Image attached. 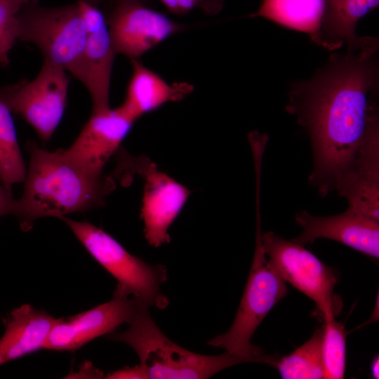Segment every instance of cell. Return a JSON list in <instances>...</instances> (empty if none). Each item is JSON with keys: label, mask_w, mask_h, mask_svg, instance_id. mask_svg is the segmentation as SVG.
<instances>
[{"label": "cell", "mask_w": 379, "mask_h": 379, "mask_svg": "<svg viewBox=\"0 0 379 379\" xmlns=\"http://www.w3.org/2000/svg\"><path fill=\"white\" fill-rule=\"evenodd\" d=\"M121 107L92 109L79 135L67 149V157L91 176H103V168L135 123Z\"/></svg>", "instance_id": "12"}, {"label": "cell", "mask_w": 379, "mask_h": 379, "mask_svg": "<svg viewBox=\"0 0 379 379\" xmlns=\"http://www.w3.org/2000/svg\"><path fill=\"white\" fill-rule=\"evenodd\" d=\"M29 166L22 195L16 199L13 215L24 231L41 218H62L103 205L114 189L111 177L90 175L65 154L64 149L49 152L33 142L27 144Z\"/></svg>", "instance_id": "2"}, {"label": "cell", "mask_w": 379, "mask_h": 379, "mask_svg": "<svg viewBox=\"0 0 379 379\" xmlns=\"http://www.w3.org/2000/svg\"><path fill=\"white\" fill-rule=\"evenodd\" d=\"M69 83L64 69L44 60L33 80L20 81L1 90L11 112L20 116L47 142L62 118Z\"/></svg>", "instance_id": "8"}, {"label": "cell", "mask_w": 379, "mask_h": 379, "mask_svg": "<svg viewBox=\"0 0 379 379\" xmlns=\"http://www.w3.org/2000/svg\"><path fill=\"white\" fill-rule=\"evenodd\" d=\"M132 74L121 107L135 121L168 102L179 101L193 90L187 82L168 84L138 59L131 60Z\"/></svg>", "instance_id": "15"}, {"label": "cell", "mask_w": 379, "mask_h": 379, "mask_svg": "<svg viewBox=\"0 0 379 379\" xmlns=\"http://www.w3.org/2000/svg\"><path fill=\"white\" fill-rule=\"evenodd\" d=\"M324 13V0H262L251 18H264L305 32L317 44Z\"/></svg>", "instance_id": "18"}, {"label": "cell", "mask_w": 379, "mask_h": 379, "mask_svg": "<svg viewBox=\"0 0 379 379\" xmlns=\"http://www.w3.org/2000/svg\"><path fill=\"white\" fill-rule=\"evenodd\" d=\"M261 238L265 254L280 277L312 299L325 321L335 318L340 310L334 294L335 272L293 240L272 232Z\"/></svg>", "instance_id": "7"}, {"label": "cell", "mask_w": 379, "mask_h": 379, "mask_svg": "<svg viewBox=\"0 0 379 379\" xmlns=\"http://www.w3.org/2000/svg\"><path fill=\"white\" fill-rule=\"evenodd\" d=\"M18 39L35 44L44 60L83 83L87 34L77 4L43 7L29 0L17 14Z\"/></svg>", "instance_id": "5"}, {"label": "cell", "mask_w": 379, "mask_h": 379, "mask_svg": "<svg viewBox=\"0 0 379 379\" xmlns=\"http://www.w3.org/2000/svg\"><path fill=\"white\" fill-rule=\"evenodd\" d=\"M105 378L109 379H146L145 374L140 365H136L133 367H126L122 369L109 373L105 375Z\"/></svg>", "instance_id": "23"}, {"label": "cell", "mask_w": 379, "mask_h": 379, "mask_svg": "<svg viewBox=\"0 0 379 379\" xmlns=\"http://www.w3.org/2000/svg\"><path fill=\"white\" fill-rule=\"evenodd\" d=\"M378 4L379 0H324L318 45L335 51L353 42L357 22Z\"/></svg>", "instance_id": "17"}, {"label": "cell", "mask_w": 379, "mask_h": 379, "mask_svg": "<svg viewBox=\"0 0 379 379\" xmlns=\"http://www.w3.org/2000/svg\"><path fill=\"white\" fill-rule=\"evenodd\" d=\"M371 373L373 378L378 379L379 378V358L377 354L371 363Z\"/></svg>", "instance_id": "25"}, {"label": "cell", "mask_w": 379, "mask_h": 379, "mask_svg": "<svg viewBox=\"0 0 379 379\" xmlns=\"http://www.w3.org/2000/svg\"><path fill=\"white\" fill-rule=\"evenodd\" d=\"M137 309L132 296L118 285L110 301L80 314L56 319L44 349L74 351L91 340L130 323Z\"/></svg>", "instance_id": "11"}, {"label": "cell", "mask_w": 379, "mask_h": 379, "mask_svg": "<svg viewBox=\"0 0 379 379\" xmlns=\"http://www.w3.org/2000/svg\"><path fill=\"white\" fill-rule=\"evenodd\" d=\"M120 172L141 175L145 179L141 218L145 236L154 247L168 243V229L185 204L189 190L145 158L119 154Z\"/></svg>", "instance_id": "9"}, {"label": "cell", "mask_w": 379, "mask_h": 379, "mask_svg": "<svg viewBox=\"0 0 379 379\" xmlns=\"http://www.w3.org/2000/svg\"><path fill=\"white\" fill-rule=\"evenodd\" d=\"M115 54L107 25L87 34L82 84L91 96L93 109L109 107L110 81Z\"/></svg>", "instance_id": "16"}, {"label": "cell", "mask_w": 379, "mask_h": 379, "mask_svg": "<svg viewBox=\"0 0 379 379\" xmlns=\"http://www.w3.org/2000/svg\"><path fill=\"white\" fill-rule=\"evenodd\" d=\"M16 199L11 191L7 190L0 182V218L7 215H13Z\"/></svg>", "instance_id": "24"}, {"label": "cell", "mask_w": 379, "mask_h": 379, "mask_svg": "<svg viewBox=\"0 0 379 379\" xmlns=\"http://www.w3.org/2000/svg\"><path fill=\"white\" fill-rule=\"evenodd\" d=\"M15 3V4L18 6V8L20 9L22 6L27 3L29 0H13Z\"/></svg>", "instance_id": "26"}, {"label": "cell", "mask_w": 379, "mask_h": 379, "mask_svg": "<svg viewBox=\"0 0 379 379\" xmlns=\"http://www.w3.org/2000/svg\"><path fill=\"white\" fill-rule=\"evenodd\" d=\"M302 227L293 241L304 246L324 238L336 241L375 259L379 258V221L351 208L331 216H316L305 211L295 215Z\"/></svg>", "instance_id": "13"}, {"label": "cell", "mask_w": 379, "mask_h": 379, "mask_svg": "<svg viewBox=\"0 0 379 379\" xmlns=\"http://www.w3.org/2000/svg\"><path fill=\"white\" fill-rule=\"evenodd\" d=\"M323 326L291 354L279 358L275 366L283 379L324 378Z\"/></svg>", "instance_id": "20"}, {"label": "cell", "mask_w": 379, "mask_h": 379, "mask_svg": "<svg viewBox=\"0 0 379 379\" xmlns=\"http://www.w3.org/2000/svg\"><path fill=\"white\" fill-rule=\"evenodd\" d=\"M260 219L258 211L253 260L233 324L226 333L213 338L208 344L274 366L278 357L264 354L251 343L254 332L267 314L287 294L286 281L269 262L263 251Z\"/></svg>", "instance_id": "4"}, {"label": "cell", "mask_w": 379, "mask_h": 379, "mask_svg": "<svg viewBox=\"0 0 379 379\" xmlns=\"http://www.w3.org/2000/svg\"><path fill=\"white\" fill-rule=\"evenodd\" d=\"M137 304L129 328L110 335L111 339L130 345L138 354L147 378H208L227 367L258 361L226 352L208 356L190 352L170 340L149 314V306Z\"/></svg>", "instance_id": "3"}, {"label": "cell", "mask_w": 379, "mask_h": 379, "mask_svg": "<svg viewBox=\"0 0 379 379\" xmlns=\"http://www.w3.org/2000/svg\"><path fill=\"white\" fill-rule=\"evenodd\" d=\"M322 326L324 378L342 379L346 366L347 331L335 318L325 321Z\"/></svg>", "instance_id": "21"}, {"label": "cell", "mask_w": 379, "mask_h": 379, "mask_svg": "<svg viewBox=\"0 0 379 379\" xmlns=\"http://www.w3.org/2000/svg\"><path fill=\"white\" fill-rule=\"evenodd\" d=\"M90 255L118 281L137 303L164 309L168 300L161 291L168 278L162 265H149L129 253L116 239L87 221L60 218Z\"/></svg>", "instance_id": "6"}, {"label": "cell", "mask_w": 379, "mask_h": 379, "mask_svg": "<svg viewBox=\"0 0 379 379\" xmlns=\"http://www.w3.org/2000/svg\"><path fill=\"white\" fill-rule=\"evenodd\" d=\"M26 173L12 112L0 87V182L11 191L13 185L24 182Z\"/></svg>", "instance_id": "19"}, {"label": "cell", "mask_w": 379, "mask_h": 379, "mask_svg": "<svg viewBox=\"0 0 379 379\" xmlns=\"http://www.w3.org/2000/svg\"><path fill=\"white\" fill-rule=\"evenodd\" d=\"M379 41L357 36L307 80L292 84L286 109L309 134L310 182L326 195L379 145Z\"/></svg>", "instance_id": "1"}, {"label": "cell", "mask_w": 379, "mask_h": 379, "mask_svg": "<svg viewBox=\"0 0 379 379\" xmlns=\"http://www.w3.org/2000/svg\"><path fill=\"white\" fill-rule=\"evenodd\" d=\"M19 11L13 0H0V65L3 66L9 64V53L18 39Z\"/></svg>", "instance_id": "22"}, {"label": "cell", "mask_w": 379, "mask_h": 379, "mask_svg": "<svg viewBox=\"0 0 379 379\" xmlns=\"http://www.w3.org/2000/svg\"><path fill=\"white\" fill-rule=\"evenodd\" d=\"M55 319L27 304L12 310L3 319L6 329L0 339V365L44 349Z\"/></svg>", "instance_id": "14"}, {"label": "cell", "mask_w": 379, "mask_h": 379, "mask_svg": "<svg viewBox=\"0 0 379 379\" xmlns=\"http://www.w3.org/2000/svg\"><path fill=\"white\" fill-rule=\"evenodd\" d=\"M106 22L115 53L131 60L138 59L182 29L141 0H117Z\"/></svg>", "instance_id": "10"}]
</instances>
